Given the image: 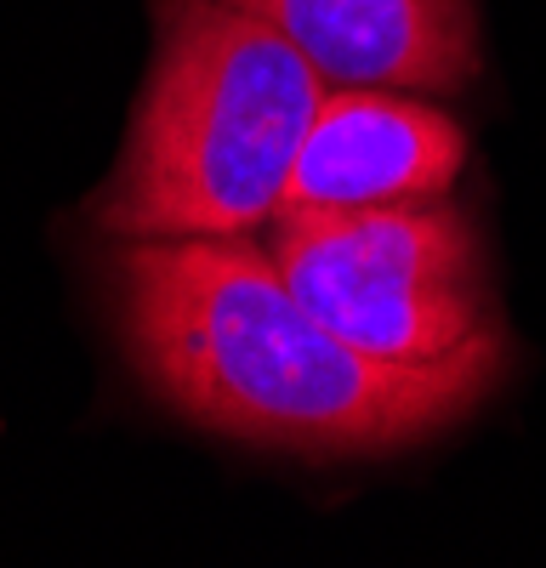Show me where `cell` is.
Returning a JSON list of instances; mask_svg holds the SVG:
<instances>
[{
  "label": "cell",
  "mask_w": 546,
  "mask_h": 568,
  "mask_svg": "<svg viewBox=\"0 0 546 568\" xmlns=\"http://www.w3.org/2000/svg\"><path fill=\"white\" fill-rule=\"evenodd\" d=\"M103 278L143 387L205 433L262 449L387 455L455 426L501 375L495 329L438 358L358 353L251 233L109 240Z\"/></svg>",
  "instance_id": "cell-1"
},
{
  "label": "cell",
  "mask_w": 546,
  "mask_h": 568,
  "mask_svg": "<svg viewBox=\"0 0 546 568\" xmlns=\"http://www.w3.org/2000/svg\"><path fill=\"white\" fill-rule=\"evenodd\" d=\"M331 80L234 0H160L125 149L91 194L103 240H222L285 205Z\"/></svg>",
  "instance_id": "cell-2"
},
{
  "label": "cell",
  "mask_w": 546,
  "mask_h": 568,
  "mask_svg": "<svg viewBox=\"0 0 546 568\" xmlns=\"http://www.w3.org/2000/svg\"><path fill=\"white\" fill-rule=\"evenodd\" d=\"M267 256L342 342L376 358H438L495 329L467 216L438 200L280 205Z\"/></svg>",
  "instance_id": "cell-3"
},
{
  "label": "cell",
  "mask_w": 546,
  "mask_h": 568,
  "mask_svg": "<svg viewBox=\"0 0 546 568\" xmlns=\"http://www.w3.org/2000/svg\"><path fill=\"white\" fill-rule=\"evenodd\" d=\"M467 136L444 109L393 85H331L296 149L285 205H398L455 187Z\"/></svg>",
  "instance_id": "cell-4"
},
{
  "label": "cell",
  "mask_w": 546,
  "mask_h": 568,
  "mask_svg": "<svg viewBox=\"0 0 546 568\" xmlns=\"http://www.w3.org/2000/svg\"><path fill=\"white\" fill-rule=\"evenodd\" d=\"M331 85L462 91L478 74L473 0H234Z\"/></svg>",
  "instance_id": "cell-5"
}]
</instances>
